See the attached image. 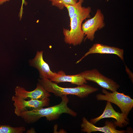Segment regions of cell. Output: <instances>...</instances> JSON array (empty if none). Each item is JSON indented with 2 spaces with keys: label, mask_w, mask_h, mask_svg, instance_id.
I'll return each mask as SVG.
<instances>
[{
  "label": "cell",
  "mask_w": 133,
  "mask_h": 133,
  "mask_svg": "<svg viewBox=\"0 0 133 133\" xmlns=\"http://www.w3.org/2000/svg\"><path fill=\"white\" fill-rule=\"evenodd\" d=\"M60 103L51 107L37 109L26 110L22 112L20 116L28 124L35 122L42 117H45L47 120L51 121L58 118L62 114H69L73 116H77V113L69 108L67 104L69 99L66 95L61 97Z\"/></svg>",
  "instance_id": "1"
},
{
  "label": "cell",
  "mask_w": 133,
  "mask_h": 133,
  "mask_svg": "<svg viewBox=\"0 0 133 133\" xmlns=\"http://www.w3.org/2000/svg\"><path fill=\"white\" fill-rule=\"evenodd\" d=\"M90 7L80 6L76 10L73 17L70 22V30L64 28L63 32L64 41L66 44L76 46L80 44L84 36L82 29L84 20L90 17Z\"/></svg>",
  "instance_id": "2"
},
{
  "label": "cell",
  "mask_w": 133,
  "mask_h": 133,
  "mask_svg": "<svg viewBox=\"0 0 133 133\" xmlns=\"http://www.w3.org/2000/svg\"><path fill=\"white\" fill-rule=\"evenodd\" d=\"M45 90L49 93H53L56 96L61 97L68 95H76L81 98L87 97L89 94L98 90L85 83L73 88H64L58 86L56 83L50 80L42 78L38 80Z\"/></svg>",
  "instance_id": "3"
},
{
  "label": "cell",
  "mask_w": 133,
  "mask_h": 133,
  "mask_svg": "<svg viewBox=\"0 0 133 133\" xmlns=\"http://www.w3.org/2000/svg\"><path fill=\"white\" fill-rule=\"evenodd\" d=\"M102 92L104 94H99L96 96L99 100H105L113 103L119 107L121 111L128 116L133 107V100L129 96L116 91L110 92L103 88Z\"/></svg>",
  "instance_id": "4"
},
{
  "label": "cell",
  "mask_w": 133,
  "mask_h": 133,
  "mask_svg": "<svg viewBox=\"0 0 133 133\" xmlns=\"http://www.w3.org/2000/svg\"><path fill=\"white\" fill-rule=\"evenodd\" d=\"M80 73L86 81L95 82L103 88L112 92L117 91L120 87L114 81L104 76L96 69L85 70Z\"/></svg>",
  "instance_id": "5"
},
{
  "label": "cell",
  "mask_w": 133,
  "mask_h": 133,
  "mask_svg": "<svg viewBox=\"0 0 133 133\" xmlns=\"http://www.w3.org/2000/svg\"><path fill=\"white\" fill-rule=\"evenodd\" d=\"M12 100L14 102L13 105L15 107L14 113L18 116H19L20 113L23 111L37 109L48 106L50 102L49 98L41 100L33 99L26 100L15 95L12 97Z\"/></svg>",
  "instance_id": "6"
},
{
  "label": "cell",
  "mask_w": 133,
  "mask_h": 133,
  "mask_svg": "<svg viewBox=\"0 0 133 133\" xmlns=\"http://www.w3.org/2000/svg\"><path fill=\"white\" fill-rule=\"evenodd\" d=\"M104 17L101 10L98 9L93 17L88 19L82 24V29L85 39L92 41L95 38L96 31L105 26Z\"/></svg>",
  "instance_id": "7"
},
{
  "label": "cell",
  "mask_w": 133,
  "mask_h": 133,
  "mask_svg": "<svg viewBox=\"0 0 133 133\" xmlns=\"http://www.w3.org/2000/svg\"><path fill=\"white\" fill-rule=\"evenodd\" d=\"M109 118L115 119L116 121H114V124L116 126L120 127L126 126L129 123L127 116L122 113H120L116 111L111 102L108 101H107L102 113L97 117L91 119L90 122L94 124L102 119Z\"/></svg>",
  "instance_id": "8"
},
{
  "label": "cell",
  "mask_w": 133,
  "mask_h": 133,
  "mask_svg": "<svg viewBox=\"0 0 133 133\" xmlns=\"http://www.w3.org/2000/svg\"><path fill=\"white\" fill-rule=\"evenodd\" d=\"M43 51L37 52L34 57L29 61L30 65L38 70L41 79L50 80L57 73L52 71L48 64L44 60Z\"/></svg>",
  "instance_id": "9"
},
{
  "label": "cell",
  "mask_w": 133,
  "mask_h": 133,
  "mask_svg": "<svg viewBox=\"0 0 133 133\" xmlns=\"http://www.w3.org/2000/svg\"><path fill=\"white\" fill-rule=\"evenodd\" d=\"M15 90V96L26 100L29 99L41 100L50 96L49 93L39 82L35 89L32 91H28L24 88L19 86H16Z\"/></svg>",
  "instance_id": "10"
},
{
  "label": "cell",
  "mask_w": 133,
  "mask_h": 133,
  "mask_svg": "<svg viewBox=\"0 0 133 133\" xmlns=\"http://www.w3.org/2000/svg\"><path fill=\"white\" fill-rule=\"evenodd\" d=\"M105 125L102 127H98L88 121L84 117L82 119L81 124V131L90 133L93 132L100 131L105 133H124L126 130H119L116 129V126L112 121H106Z\"/></svg>",
  "instance_id": "11"
},
{
  "label": "cell",
  "mask_w": 133,
  "mask_h": 133,
  "mask_svg": "<svg viewBox=\"0 0 133 133\" xmlns=\"http://www.w3.org/2000/svg\"><path fill=\"white\" fill-rule=\"evenodd\" d=\"M124 50L117 47L110 46L102 44H94L84 55L78 61L76 64L80 62L87 55L94 53L110 54L117 55L123 61H124Z\"/></svg>",
  "instance_id": "12"
},
{
  "label": "cell",
  "mask_w": 133,
  "mask_h": 133,
  "mask_svg": "<svg viewBox=\"0 0 133 133\" xmlns=\"http://www.w3.org/2000/svg\"><path fill=\"white\" fill-rule=\"evenodd\" d=\"M50 80L56 83L68 82L78 86L87 83V81L80 73L74 75H67L62 70L57 73L56 75Z\"/></svg>",
  "instance_id": "13"
},
{
  "label": "cell",
  "mask_w": 133,
  "mask_h": 133,
  "mask_svg": "<svg viewBox=\"0 0 133 133\" xmlns=\"http://www.w3.org/2000/svg\"><path fill=\"white\" fill-rule=\"evenodd\" d=\"M25 130L24 126L15 127L9 125L0 126V133H22Z\"/></svg>",
  "instance_id": "14"
},
{
  "label": "cell",
  "mask_w": 133,
  "mask_h": 133,
  "mask_svg": "<svg viewBox=\"0 0 133 133\" xmlns=\"http://www.w3.org/2000/svg\"><path fill=\"white\" fill-rule=\"evenodd\" d=\"M52 5L58 8L60 10L63 9L66 5H72L76 3L77 0H49Z\"/></svg>",
  "instance_id": "15"
},
{
  "label": "cell",
  "mask_w": 133,
  "mask_h": 133,
  "mask_svg": "<svg viewBox=\"0 0 133 133\" xmlns=\"http://www.w3.org/2000/svg\"><path fill=\"white\" fill-rule=\"evenodd\" d=\"M83 0H79L76 3L72 5H66L65 7L67 9L70 18V22L74 17L75 13L78 7L82 5Z\"/></svg>",
  "instance_id": "16"
},
{
  "label": "cell",
  "mask_w": 133,
  "mask_h": 133,
  "mask_svg": "<svg viewBox=\"0 0 133 133\" xmlns=\"http://www.w3.org/2000/svg\"><path fill=\"white\" fill-rule=\"evenodd\" d=\"M27 2L25 1V0H22V5L20 13V16H22V14L23 6V4H24L25 5H26L27 4Z\"/></svg>",
  "instance_id": "17"
},
{
  "label": "cell",
  "mask_w": 133,
  "mask_h": 133,
  "mask_svg": "<svg viewBox=\"0 0 133 133\" xmlns=\"http://www.w3.org/2000/svg\"><path fill=\"white\" fill-rule=\"evenodd\" d=\"M10 0H0V5H2L6 1H9Z\"/></svg>",
  "instance_id": "18"
}]
</instances>
